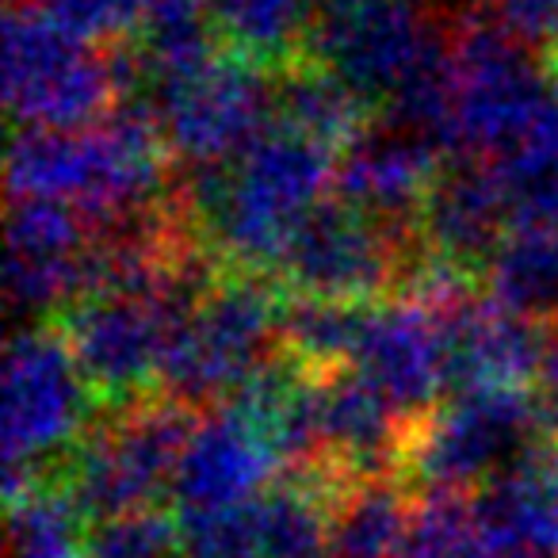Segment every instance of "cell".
<instances>
[{
	"instance_id": "4dcf8cb0",
	"label": "cell",
	"mask_w": 558,
	"mask_h": 558,
	"mask_svg": "<svg viewBox=\"0 0 558 558\" xmlns=\"http://www.w3.org/2000/svg\"><path fill=\"white\" fill-rule=\"evenodd\" d=\"M489 9L524 47H558V0H489Z\"/></svg>"
},
{
	"instance_id": "7c38bea8",
	"label": "cell",
	"mask_w": 558,
	"mask_h": 558,
	"mask_svg": "<svg viewBox=\"0 0 558 558\" xmlns=\"http://www.w3.org/2000/svg\"><path fill=\"white\" fill-rule=\"evenodd\" d=\"M279 271L311 299L360 303L398 276V245L387 226L349 203H318L295 230Z\"/></svg>"
},
{
	"instance_id": "9c48e42d",
	"label": "cell",
	"mask_w": 558,
	"mask_h": 558,
	"mask_svg": "<svg viewBox=\"0 0 558 558\" xmlns=\"http://www.w3.org/2000/svg\"><path fill=\"white\" fill-rule=\"evenodd\" d=\"M146 104L161 142L187 165L233 161L276 116V85L248 58H215L207 70L154 88Z\"/></svg>"
},
{
	"instance_id": "44dd1931",
	"label": "cell",
	"mask_w": 558,
	"mask_h": 558,
	"mask_svg": "<svg viewBox=\"0 0 558 558\" xmlns=\"http://www.w3.org/2000/svg\"><path fill=\"white\" fill-rule=\"evenodd\" d=\"M279 126L326 149H349L364 138L367 104L329 70H291L276 81Z\"/></svg>"
},
{
	"instance_id": "484cf974",
	"label": "cell",
	"mask_w": 558,
	"mask_h": 558,
	"mask_svg": "<svg viewBox=\"0 0 558 558\" xmlns=\"http://www.w3.org/2000/svg\"><path fill=\"white\" fill-rule=\"evenodd\" d=\"M180 558H268L260 497L215 512H177Z\"/></svg>"
},
{
	"instance_id": "83f0119b",
	"label": "cell",
	"mask_w": 558,
	"mask_h": 558,
	"mask_svg": "<svg viewBox=\"0 0 558 558\" xmlns=\"http://www.w3.org/2000/svg\"><path fill=\"white\" fill-rule=\"evenodd\" d=\"M402 558H494V550L474 524L471 501H459V494H428V501L413 509Z\"/></svg>"
},
{
	"instance_id": "5b68a950",
	"label": "cell",
	"mask_w": 558,
	"mask_h": 558,
	"mask_svg": "<svg viewBox=\"0 0 558 558\" xmlns=\"http://www.w3.org/2000/svg\"><path fill=\"white\" fill-rule=\"evenodd\" d=\"M93 413V387L81 372L65 333L27 329L4 352V395H0V436H4V494L9 501L39 486L35 466L73 448Z\"/></svg>"
},
{
	"instance_id": "277c9868",
	"label": "cell",
	"mask_w": 558,
	"mask_h": 558,
	"mask_svg": "<svg viewBox=\"0 0 558 558\" xmlns=\"http://www.w3.org/2000/svg\"><path fill=\"white\" fill-rule=\"evenodd\" d=\"M283 299L264 279H226L172 326L161 383L172 402L207 405L233 398L276 356Z\"/></svg>"
},
{
	"instance_id": "2e32d148",
	"label": "cell",
	"mask_w": 558,
	"mask_h": 558,
	"mask_svg": "<svg viewBox=\"0 0 558 558\" xmlns=\"http://www.w3.org/2000/svg\"><path fill=\"white\" fill-rule=\"evenodd\" d=\"M440 149L405 131H367L337 161L333 192L375 222L421 215L440 184Z\"/></svg>"
},
{
	"instance_id": "6da1fadb",
	"label": "cell",
	"mask_w": 558,
	"mask_h": 558,
	"mask_svg": "<svg viewBox=\"0 0 558 558\" xmlns=\"http://www.w3.org/2000/svg\"><path fill=\"white\" fill-rule=\"evenodd\" d=\"M333 180V149L276 123L233 161L199 165L187 184V207L218 253L245 268H279L295 230L326 203L322 192Z\"/></svg>"
},
{
	"instance_id": "9a60e30c",
	"label": "cell",
	"mask_w": 558,
	"mask_h": 558,
	"mask_svg": "<svg viewBox=\"0 0 558 558\" xmlns=\"http://www.w3.org/2000/svg\"><path fill=\"white\" fill-rule=\"evenodd\" d=\"M440 314L444 352H448L451 390L478 387H524L539 375L547 337L527 318H517L494 299H459Z\"/></svg>"
},
{
	"instance_id": "603a6c76",
	"label": "cell",
	"mask_w": 558,
	"mask_h": 558,
	"mask_svg": "<svg viewBox=\"0 0 558 558\" xmlns=\"http://www.w3.org/2000/svg\"><path fill=\"white\" fill-rule=\"evenodd\" d=\"M413 527V509L390 482H364L333 512V558H402Z\"/></svg>"
},
{
	"instance_id": "30bf717a",
	"label": "cell",
	"mask_w": 558,
	"mask_h": 558,
	"mask_svg": "<svg viewBox=\"0 0 558 558\" xmlns=\"http://www.w3.org/2000/svg\"><path fill=\"white\" fill-rule=\"evenodd\" d=\"M417 0H337L314 16L311 47L322 70L364 104H390L413 70L440 47Z\"/></svg>"
},
{
	"instance_id": "f1b7e54d",
	"label": "cell",
	"mask_w": 558,
	"mask_h": 558,
	"mask_svg": "<svg viewBox=\"0 0 558 558\" xmlns=\"http://www.w3.org/2000/svg\"><path fill=\"white\" fill-rule=\"evenodd\" d=\"M180 527L161 509H134L96 520L85 535V558H165L177 550Z\"/></svg>"
},
{
	"instance_id": "4316f807",
	"label": "cell",
	"mask_w": 558,
	"mask_h": 558,
	"mask_svg": "<svg viewBox=\"0 0 558 558\" xmlns=\"http://www.w3.org/2000/svg\"><path fill=\"white\" fill-rule=\"evenodd\" d=\"M9 248L20 260H70L85 256L93 245H88L85 215L70 203L12 199Z\"/></svg>"
},
{
	"instance_id": "7402d4cb",
	"label": "cell",
	"mask_w": 558,
	"mask_h": 558,
	"mask_svg": "<svg viewBox=\"0 0 558 558\" xmlns=\"http://www.w3.org/2000/svg\"><path fill=\"white\" fill-rule=\"evenodd\" d=\"M314 16V0H215L218 39L256 65L288 62L303 43H311Z\"/></svg>"
},
{
	"instance_id": "d6986e66",
	"label": "cell",
	"mask_w": 558,
	"mask_h": 558,
	"mask_svg": "<svg viewBox=\"0 0 558 558\" xmlns=\"http://www.w3.org/2000/svg\"><path fill=\"white\" fill-rule=\"evenodd\" d=\"M402 413L360 375H337L322 383V433L326 448L337 451L341 466L352 474H375L398 459Z\"/></svg>"
},
{
	"instance_id": "d6a6232c",
	"label": "cell",
	"mask_w": 558,
	"mask_h": 558,
	"mask_svg": "<svg viewBox=\"0 0 558 558\" xmlns=\"http://www.w3.org/2000/svg\"><path fill=\"white\" fill-rule=\"evenodd\" d=\"M314 4H318V9H326V4H337V0H314Z\"/></svg>"
},
{
	"instance_id": "e0dca14e",
	"label": "cell",
	"mask_w": 558,
	"mask_h": 558,
	"mask_svg": "<svg viewBox=\"0 0 558 558\" xmlns=\"http://www.w3.org/2000/svg\"><path fill=\"white\" fill-rule=\"evenodd\" d=\"M471 512L494 558H558L555 448L486 482Z\"/></svg>"
},
{
	"instance_id": "1f68e13d",
	"label": "cell",
	"mask_w": 558,
	"mask_h": 558,
	"mask_svg": "<svg viewBox=\"0 0 558 558\" xmlns=\"http://www.w3.org/2000/svg\"><path fill=\"white\" fill-rule=\"evenodd\" d=\"M539 390H543V402H547V410L558 417V329L547 337V344H543V360H539Z\"/></svg>"
},
{
	"instance_id": "f546056e",
	"label": "cell",
	"mask_w": 558,
	"mask_h": 558,
	"mask_svg": "<svg viewBox=\"0 0 558 558\" xmlns=\"http://www.w3.org/2000/svg\"><path fill=\"white\" fill-rule=\"evenodd\" d=\"M50 20L85 43H111L142 24V0H39Z\"/></svg>"
},
{
	"instance_id": "52a82bcc",
	"label": "cell",
	"mask_w": 558,
	"mask_h": 558,
	"mask_svg": "<svg viewBox=\"0 0 558 558\" xmlns=\"http://www.w3.org/2000/svg\"><path fill=\"white\" fill-rule=\"evenodd\" d=\"M459 154H517L550 104V73L494 16H474L451 43Z\"/></svg>"
},
{
	"instance_id": "836d02e7",
	"label": "cell",
	"mask_w": 558,
	"mask_h": 558,
	"mask_svg": "<svg viewBox=\"0 0 558 558\" xmlns=\"http://www.w3.org/2000/svg\"><path fill=\"white\" fill-rule=\"evenodd\" d=\"M555 474H558V448H555Z\"/></svg>"
},
{
	"instance_id": "3957f363",
	"label": "cell",
	"mask_w": 558,
	"mask_h": 558,
	"mask_svg": "<svg viewBox=\"0 0 558 558\" xmlns=\"http://www.w3.org/2000/svg\"><path fill=\"white\" fill-rule=\"evenodd\" d=\"M555 413L527 387H478L428 413L405 448L410 474L428 494H463L547 451Z\"/></svg>"
},
{
	"instance_id": "4fadbf2b",
	"label": "cell",
	"mask_w": 558,
	"mask_h": 558,
	"mask_svg": "<svg viewBox=\"0 0 558 558\" xmlns=\"http://www.w3.org/2000/svg\"><path fill=\"white\" fill-rule=\"evenodd\" d=\"M352 367L398 413H410V417L428 413L436 398L451 390L440 314L417 299L367 311Z\"/></svg>"
},
{
	"instance_id": "8fae6325",
	"label": "cell",
	"mask_w": 558,
	"mask_h": 558,
	"mask_svg": "<svg viewBox=\"0 0 558 558\" xmlns=\"http://www.w3.org/2000/svg\"><path fill=\"white\" fill-rule=\"evenodd\" d=\"M192 311L169 299L93 295L65 314V341L88 387L111 402H131L161 379L172 326Z\"/></svg>"
},
{
	"instance_id": "7a4b0ae2",
	"label": "cell",
	"mask_w": 558,
	"mask_h": 558,
	"mask_svg": "<svg viewBox=\"0 0 558 558\" xmlns=\"http://www.w3.org/2000/svg\"><path fill=\"white\" fill-rule=\"evenodd\" d=\"M161 131L142 104H123L85 131H20L9 149L12 199H54L119 222L161 192Z\"/></svg>"
},
{
	"instance_id": "ba28073f",
	"label": "cell",
	"mask_w": 558,
	"mask_h": 558,
	"mask_svg": "<svg viewBox=\"0 0 558 558\" xmlns=\"http://www.w3.org/2000/svg\"><path fill=\"white\" fill-rule=\"evenodd\" d=\"M192 433V413L172 398L161 405H138L73 448L65 494L93 524L149 509L161 489H172V474Z\"/></svg>"
},
{
	"instance_id": "ac0fdd59",
	"label": "cell",
	"mask_w": 558,
	"mask_h": 558,
	"mask_svg": "<svg viewBox=\"0 0 558 558\" xmlns=\"http://www.w3.org/2000/svg\"><path fill=\"white\" fill-rule=\"evenodd\" d=\"M421 226H425L436 260H448L463 271L478 264L486 268L505 233L512 230L509 203H505L494 169L466 165V169L440 177L421 210Z\"/></svg>"
},
{
	"instance_id": "5bb4252c",
	"label": "cell",
	"mask_w": 558,
	"mask_h": 558,
	"mask_svg": "<svg viewBox=\"0 0 558 558\" xmlns=\"http://www.w3.org/2000/svg\"><path fill=\"white\" fill-rule=\"evenodd\" d=\"M279 456L248 421L233 410L195 425L172 474V497L180 512H215L245 505L276 486Z\"/></svg>"
},
{
	"instance_id": "ffe728a7",
	"label": "cell",
	"mask_w": 558,
	"mask_h": 558,
	"mask_svg": "<svg viewBox=\"0 0 558 558\" xmlns=\"http://www.w3.org/2000/svg\"><path fill=\"white\" fill-rule=\"evenodd\" d=\"M489 299L509 314L539 322L558 314V230L512 226L486 264Z\"/></svg>"
},
{
	"instance_id": "8992f818",
	"label": "cell",
	"mask_w": 558,
	"mask_h": 558,
	"mask_svg": "<svg viewBox=\"0 0 558 558\" xmlns=\"http://www.w3.org/2000/svg\"><path fill=\"white\" fill-rule=\"evenodd\" d=\"M119 93L111 58L65 32L39 4L4 20V100L24 131H85Z\"/></svg>"
},
{
	"instance_id": "d4e9b609",
	"label": "cell",
	"mask_w": 558,
	"mask_h": 558,
	"mask_svg": "<svg viewBox=\"0 0 558 558\" xmlns=\"http://www.w3.org/2000/svg\"><path fill=\"white\" fill-rule=\"evenodd\" d=\"M65 489L35 486L9 501V547L12 558H81L85 527Z\"/></svg>"
},
{
	"instance_id": "cb8c5ba5",
	"label": "cell",
	"mask_w": 558,
	"mask_h": 558,
	"mask_svg": "<svg viewBox=\"0 0 558 558\" xmlns=\"http://www.w3.org/2000/svg\"><path fill=\"white\" fill-rule=\"evenodd\" d=\"M364 318L367 311L360 303H333V299L303 295L283 306L279 341H283V352L303 367L352 364Z\"/></svg>"
}]
</instances>
